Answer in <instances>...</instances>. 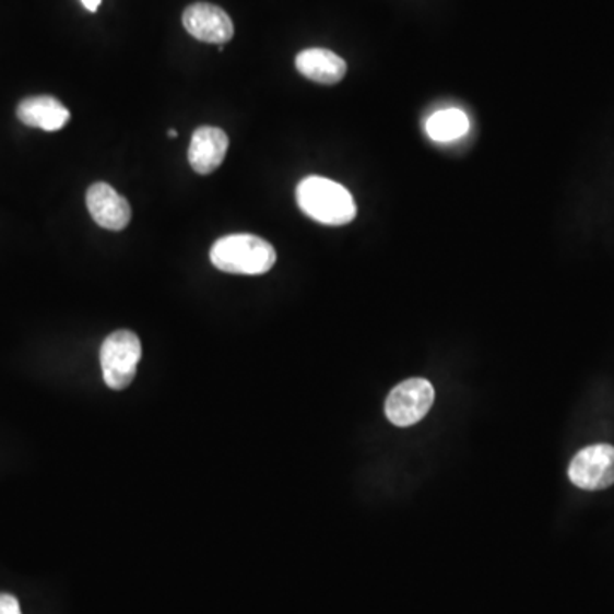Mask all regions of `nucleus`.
Wrapping results in <instances>:
<instances>
[{"label": "nucleus", "mask_w": 614, "mask_h": 614, "mask_svg": "<svg viewBox=\"0 0 614 614\" xmlns=\"http://www.w3.org/2000/svg\"><path fill=\"white\" fill-rule=\"evenodd\" d=\"M300 211L324 226H345L357 215L351 191L321 176H307L297 187Z\"/></svg>", "instance_id": "1"}, {"label": "nucleus", "mask_w": 614, "mask_h": 614, "mask_svg": "<svg viewBox=\"0 0 614 614\" xmlns=\"http://www.w3.org/2000/svg\"><path fill=\"white\" fill-rule=\"evenodd\" d=\"M211 261L221 272L263 275L276 261L275 248L253 234H231L214 243Z\"/></svg>", "instance_id": "2"}, {"label": "nucleus", "mask_w": 614, "mask_h": 614, "mask_svg": "<svg viewBox=\"0 0 614 614\" xmlns=\"http://www.w3.org/2000/svg\"><path fill=\"white\" fill-rule=\"evenodd\" d=\"M142 357L141 340L133 331L118 330L103 342L99 361L106 386L121 391L129 388Z\"/></svg>", "instance_id": "3"}, {"label": "nucleus", "mask_w": 614, "mask_h": 614, "mask_svg": "<svg viewBox=\"0 0 614 614\" xmlns=\"http://www.w3.org/2000/svg\"><path fill=\"white\" fill-rule=\"evenodd\" d=\"M436 400V389L427 379H406L389 393L385 412L397 427H412L424 421Z\"/></svg>", "instance_id": "4"}, {"label": "nucleus", "mask_w": 614, "mask_h": 614, "mask_svg": "<svg viewBox=\"0 0 614 614\" xmlns=\"http://www.w3.org/2000/svg\"><path fill=\"white\" fill-rule=\"evenodd\" d=\"M568 479L582 491H604L614 485V448L595 444L577 452L568 467Z\"/></svg>", "instance_id": "5"}, {"label": "nucleus", "mask_w": 614, "mask_h": 614, "mask_svg": "<svg viewBox=\"0 0 614 614\" xmlns=\"http://www.w3.org/2000/svg\"><path fill=\"white\" fill-rule=\"evenodd\" d=\"M184 26L203 44L224 45L234 36V24L224 9L209 2H197L185 9Z\"/></svg>", "instance_id": "6"}, {"label": "nucleus", "mask_w": 614, "mask_h": 614, "mask_svg": "<svg viewBox=\"0 0 614 614\" xmlns=\"http://www.w3.org/2000/svg\"><path fill=\"white\" fill-rule=\"evenodd\" d=\"M86 205L97 226L108 231L125 229L132 219L130 203L106 184H94L87 190Z\"/></svg>", "instance_id": "7"}, {"label": "nucleus", "mask_w": 614, "mask_h": 614, "mask_svg": "<svg viewBox=\"0 0 614 614\" xmlns=\"http://www.w3.org/2000/svg\"><path fill=\"white\" fill-rule=\"evenodd\" d=\"M229 137L217 127H200L191 137L188 161L194 173L211 175L226 160Z\"/></svg>", "instance_id": "8"}, {"label": "nucleus", "mask_w": 614, "mask_h": 614, "mask_svg": "<svg viewBox=\"0 0 614 614\" xmlns=\"http://www.w3.org/2000/svg\"><path fill=\"white\" fill-rule=\"evenodd\" d=\"M17 118L33 129L57 132L71 120V111L57 97L35 96L20 103Z\"/></svg>", "instance_id": "9"}, {"label": "nucleus", "mask_w": 614, "mask_h": 614, "mask_svg": "<svg viewBox=\"0 0 614 614\" xmlns=\"http://www.w3.org/2000/svg\"><path fill=\"white\" fill-rule=\"evenodd\" d=\"M296 67L304 78L327 86L339 84L346 74L345 60L327 48H309L300 51L296 57Z\"/></svg>", "instance_id": "10"}, {"label": "nucleus", "mask_w": 614, "mask_h": 614, "mask_svg": "<svg viewBox=\"0 0 614 614\" xmlns=\"http://www.w3.org/2000/svg\"><path fill=\"white\" fill-rule=\"evenodd\" d=\"M425 129L434 141L452 142L467 135L468 130H470V120L461 109L448 108L432 115L427 125H425Z\"/></svg>", "instance_id": "11"}, {"label": "nucleus", "mask_w": 614, "mask_h": 614, "mask_svg": "<svg viewBox=\"0 0 614 614\" xmlns=\"http://www.w3.org/2000/svg\"><path fill=\"white\" fill-rule=\"evenodd\" d=\"M0 614H23L20 601L14 595L0 594Z\"/></svg>", "instance_id": "12"}, {"label": "nucleus", "mask_w": 614, "mask_h": 614, "mask_svg": "<svg viewBox=\"0 0 614 614\" xmlns=\"http://www.w3.org/2000/svg\"><path fill=\"white\" fill-rule=\"evenodd\" d=\"M81 2L91 12H96L99 4H102V0H81Z\"/></svg>", "instance_id": "13"}, {"label": "nucleus", "mask_w": 614, "mask_h": 614, "mask_svg": "<svg viewBox=\"0 0 614 614\" xmlns=\"http://www.w3.org/2000/svg\"><path fill=\"white\" fill-rule=\"evenodd\" d=\"M167 135H169V139H176V137H178V132H176V130H169Z\"/></svg>", "instance_id": "14"}]
</instances>
